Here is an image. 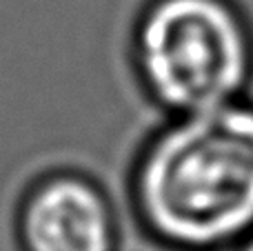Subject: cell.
Returning a JSON list of instances; mask_svg holds the SVG:
<instances>
[{
  "mask_svg": "<svg viewBox=\"0 0 253 251\" xmlns=\"http://www.w3.org/2000/svg\"><path fill=\"white\" fill-rule=\"evenodd\" d=\"M238 251H253V234L247 236V238L242 240L240 247H238Z\"/></svg>",
  "mask_w": 253,
  "mask_h": 251,
  "instance_id": "4",
  "label": "cell"
},
{
  "mask_svg": "<svg viewBox=\"0 0 253 251\" xmlns=\"http://www.w3.org/2000/svg\"><path fill=\"white\" fill-rule=\"evenodd\" d=\"M147 227L175 251H222L253 234V102L178 116L135 171Z\"/></svg>",
  "mask_w": 253,
  "mask_h": 251,
  "instance_id": "1",
  "label": "cell"
},
{
  "mask_svg": "<svg viewBox=\"0 0 253 251\" xmlns=\"http://www.w3.org/2000/svg\"><path fill=\"white\" fill-rule=\"evenodd\" d=\"M25 236L31 251H111L114 225L107 203L76 178L49 182L27 207Z\"/></svg>",
  "mask_w": 253,
  "mask_h": 251,
  "instance_id": "3",
  "label": "cell"
},
{
  "mask_svg": "<svg viewBox=\"0 0 253 251\" xmlns=\"http://www.w3.org/2000/svg\"><path fill=\"white\" fill-rule=\"evenodd\" d=\"M135 62L153 102L187 116L249 91L253 38L231 0H156L138 25Z\"/></svg>",
  "mask_w": 253,
  "mask_h": 251,
  "instance_id": "2",
  "label": "cell"
}]
</instances>
